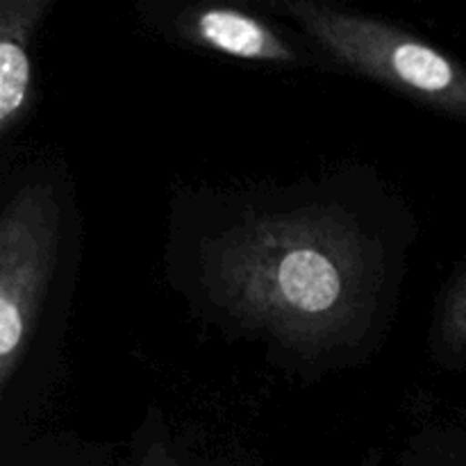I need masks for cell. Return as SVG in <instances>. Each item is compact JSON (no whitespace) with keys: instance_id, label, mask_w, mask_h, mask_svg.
<instances>
[{"instance_id":"1","label":"cell","mask_w":466,"mask_h":466,"mask_svg":"<svg viewBox=\"0 0 466 466\" xmlns=\"http://www.w3.org/2000/svg\"><path fill=\"white\" fill-rule=\"evenodd\" d=\"M212 282L248 323L317 346L362 317L373 294V259L349 221L305 209L232 232L214 255Z\"/></svg>"},{"instance_id":"2","label":"cell","mask_w":466,"mask_h":466,"mask_svg":"<svg viewBox=\"0 0 466 466\" xmlns=\"http://www.w3.org/2000/svg\"><path fill=\"white\" fill-rule=\"evenodd\" d=\"M276 9L294 18L341 66L466 118V68L428 41L309 0H285Z\"/></svg>"},{"instance_id":"3","label":"cell","mask_w":466,"mask_h":466,"mask_svg":"<svg viewBox=\"0 0 466 466\" xmlns=\"http://www.w3.org/2000/svg\"><path fill=\"white\" fill-rule=\"evenodd\" d=\"M59 200L50 185H27L0 218V391L21 367L53 278Z\"/></svg>"},{"instance_id":"4","label":"cell","mask_w":466,"mask_h":466,"mask_svg":"<svg viewBox=\"0 0 466 466\" xmlns=\"http://www.w3.org/2000/svg\"><path fill=\"white\" fill-rule=\"evenodd\" d=\"M53 0L0 3V132L9 135L30 112L35 98L30 44Z\"/></svg>"},{"instance_id":"5","label":"cell","mask_w":466,"mask_h":466,"mask_svg":"<svg viewBox=\"0 0 466 466\" xmlns=\"http://www.w3.org/2000/svg\"><path fill=\"white\" fill-rule=\"evenodd\" d=\"M185 39L248 62H280L296 59L294 50L271 25L235 7H196L180 16Z\"/></svg>"},{"instance_id":"6","label":"cell","mask_w":466,"mask_h":466,"mask_svg":"<svg viewBox=\"0 0 466 466\" xmlns=\"http://www.w3.org/2000/svg\"><path fill=\"white\" fill-rule=\"evenodd\" d=\"M441 337L451 350H466V273L449 291L441 312Z\"/></svg>"},{"instance_id":"7","label":"cell","mask_w":466,"mask_h":466,"mask_svg":"<svg viewBox=\"0 0 466 466\" xmlns=\"http://www.w3.org/2000/svg\"><path fill=\"white\" fill-rule=\"evenodd\" d=\"M141 466H177V462L168 455L167 449H162V446H153V449L144 455V462H141Z\"/></svg>"}]
</instances>
